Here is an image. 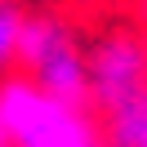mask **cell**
<instances>
[{
	"mask_svg": "<svg viewBox=\"0 0 147 147\" xmlns=\"http://www.w3.org/2000/svg\"><path fill=\"white\" fill-rule=\"evenodd\" d=\"M0 138L9 147H107L89 102L54 98L27 76H0Z\"/></svg>",
	"mask_w": 147,
	"mask_h": 147,
	"instance_id": "obj_1",
	"label": "cell"
},
{
	"mask_svg": "<svg viewBox=\"0 0 147 147\" xmlns=\"http://www.w3.org/2000/svg\"><path fill=\"white\" fill-rule=\"evenodd\" d=\"M98 125L107 147H147V85L120 98L116 107L98 111Z\"/></svg>",
	"mask_w": 147,
	"mask_h": 147,
	"instance_id": "obj_4",
	"label": "cell"
},
{
	"mask_svg": "<svg viewBox=\"0 0 147 147\" xmlns=\"http://www.w3.org/2000/svg\"><path fill=\"white\" fill-rule=\"evenodd\" d=\"M18 67L31 85L67 102H89V71H85L80 31L63 13H27L18 36Z\"/></svg>",
	"mask_w": 147,
	"mask_h": 147,
	"instance_id": "obj_2",
	"label": "cell"
},
{
	"mask_svg": "<svg viewBox=\"0 0 147 147\" xmlns=\"http://www.w3.org/2000/svg\"><path fill=\"white\" fill-rule=\"evenodd\" d=\"M143 40H147V36H143Z\"/></svg>",
	"mask_w": 147,
	"mask_h": 147,
	"instance_id": "obj_7",
	"label": "cell"
},
{
	"mask_svg": "<svg viewBox=\"0 0 147 147\" xmlns=\"http://www.w3.org/2000/svg\"><path fill=\"white\" fill-rule=\"evenodd\" d=\"M22 18L27 13L9 0H0V76H9L18 67V36H22Z\"/></svg>",
	"mask_w": 147,
	"mask_h": 147,
	"instance_id": "obj_5",
	"label": "cell"
},
{
	"mask_svg": "<svg viewBox=\"0 0 147 147\" xmlns=\"http://www.w3.org/2000/svg\"><path fill=\"white\" fill-rule=\"evenodd\" d=\"M134 5H138V13H143V18H147V0H134Z\"/></svg>",
	"mask_w": 147,
	"mask_h": 147,
	"instance_id": "obj_6",
	"label": "cell"
},
{
	"mask_svg": "<svg viewBox=\"0 0 147 147\" xmlns=\"http://www.w3.org/2000/svg\"><path fill=\"white\" fill-rule=\"evenodd\" d=\"M85 71H89V107H116L120 98L147 85V40L129 27H107L94 45H85Z\"/></svg>",
	"mask_w": 147,
	"mask_h": 147,
	"instance_id": "obj_3",
	"label": "cell"
}]
</instances>
